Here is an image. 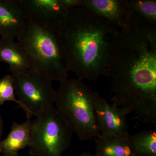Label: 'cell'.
Wrapping results in <instances>:
<instances>
[{
	"instance_id": "cell-1",
	"label": "cell",
	"mask_w": 156,
	"mask_h": 156,
	"mask_svg": "<svg viewBox=\"0 0 156 156\" xmlns=\"http://www.w3.org/2000/svg\"><path fill=\"white\" fill-rule=\"evenodd\" d=\"M105 75L113 103L146 124H156V24L130 10L113 38Z\"/></svg>"
},
{
	"instance_id": "cell-2",
	"label": "cell",
	"mask_w": 156,
	"mask_h": 156,
	"mask_svg": "<svg viewBox=\"0 0 156 156\" xmlns=\"http://www.w3.org/2000/svg\"><path fill=\"white\" fill-rule=\"evenodd\" d=\"M119 30L83 6L70 9L57 29L68 71L82 81L105 75L112 40Z\"/></svg>"
},
{
	"instance_id": "cell-3",
	"label": "cell",
	"mask_w": 156,
	"mask_h": 156,
	"mask_svg": "<svg viewBox=\"0 0 156 156\" xmlns=\"http://www.w3.org/2000/svg\"><path fill=\"white\" fill-rule=\"evenodd\" d=\"M28 58L30 69L52 82L68 79V73L59 45L57 30L45 28L26 21L17 37Z\"/></svg>"
},
{
	"instance_id": "cell-4",
	"label": "cell",
	"mask_w": 156,
	"mask_h": 156,
	"mask_svg": "<svg viewBox=\"0 0 156 156\" xmlns=\"http://www.w3.org/2000/svg\"><path fill=\"white\" fill-rule=\"evenodd\" d=\"M95 92L77 78L60 83L54 106L81 140L99 134L94 108Z\"/></svg>"
},
{
	"instance_id": "cell-5",
	"label": "cell",
	"mask_w": 156,
	"mask_h": 156,
	"mask_svg": "<svg viewBox=\"0 0 156 156\" xmlns=\"http://www.w3.org/2000/svg\"><path fill=\"white\" fill-rule=\"evenodd\" d=\"M32 121L30 153L33 156H62L71 143L73 131L55 106Z\"/></svg>"
},
{
	"instance_id": "cell-6",
	"label": "cell",
	"mask_w": 156,
	"mask_h": 156,
	"mask_svg": "<svg viewBox=\"0 0 156 156\" xmlns=\"http://www.w3.org/2000/svg\"><path fill=\"white\" fill-rule=\"evenodd\" d=\"M11 76L17 99L28 113L27 119L54 106L56 90L48 78L31 69Z\"/></svg>"
},
{
	"instance_id": "cell-7",
	"label": "cell",
	"mask_w": 156,
	"mask_h": 156,
	"mask_svg": "<svg viewBox=\"0 0 156 156\" xmlns=\"http://www.w3.org/2000/svg\"><path fill=\"white\" fill-rule=\"evenodd\" d=\"M26 21L57 30L69 10L61 0H19Z\"/></svg>"
},
{
	"instance_id": "cell-8",
	"label": "cell",
	"mask_w": 156,
	"mask_h": 156,
	"mask_svg": "<svg viewBox=\"0 0 156 156\" xmlns=\"http://www.w3.org/2000/svg\"><path fill=\"white\" fill-rule=\"evenodd\" d=\"M94 108L99 134L109 137L127 138L128 132L126 112L95 92Z\"/></svg>"
},
{
	"instance_id": "cell-9",
	"label": "cell",
	"mask_w": 156,
	"mask_h": 156,
	"mask_svg": "<svg viewBox=\"0 0 156 156\" xmlns=\"http://www.w3.org/2000/svg\"><path fill=\"white\" fill-rule=\"evenodd\" d=\"M82 6L107 20L119 29L128 26L130 10L127 0H82Z\"/></svg>"
},
{
	"instance_id": "cell-10",
	"label": "cell",
	"mask_w": 156,
	"mask_h": 156,
	"mask_svg": "<svg viewBox=\"0 0 156 156\" xmlns=\"http://www.w3.org/2000/svg\"><path fill=\"white\" fill-rule=\"evenodd\" d=\"M26 23L19 0H0V37L15 40Z\"/></svg>"
},
{
	"instance_id": "cell-11",
	"label": "cell",
	"mask_w": 156,
	"mask_h": 156,
	"mask_svg": "<svg viewBox=\"0 0 156 156\" xmlns=\"http://www.w3.org/2000/svg\"><path fill=\"white\" fill-rule=\"evenodd\" d=\"M31 123L30 119H27L22 123H12L8 136L0 141V152L3 155L18 154L21 150L29 147L31 140Z\"/></svg>"
},
{
	"instance_id": "cell-12",
	"label": "cell",
	"mask_w": 156,
	"mask_h": 156,
	"mask_svg": "<svg viewBox=\"0 0 156 156\" xmlns=\"http://www.w3.org/2000/svg\"><path fill=\"white\" fill-rule=\"evenodd\" d=\"M0 62L9 65L11 73L24 72L30 69V64L25 52L14 40H0Z\"/></svg>"
},
{
	"instance_id": "cell-13",
	"label": "cell",
	"mask_w": 156,
	"mask_h": 156,
	"mask_svg": "<svg viewBox=\"0 0 156 156\" xmlns=\"http://www.w3.org/2000/svg\"><path fill=\"white\" fill-rule=\"evenodd\" d=\"M95 138V156H137L131 148L128 137H109L99 134Z\"/></svg>"
},
{
	"instance_id": "cell-14",
	"label": "cell",
	"mask_w": 156,
	"mask_h": 156,
	"mask_svg": "<svg viewBox=\"0 0 156 156\" xmlns=\"http://www.w3.org/2000/svg\"><path fill=\"white\" fill-rule=\"evenodd\" d=\"M132 150L138 156H156V132L148 130L138 132L128 138Z\"/></svg>"
},
{
	"instance_id": "cell-15",
	"label": "cell",
	"mask_w": 156,
	"mask_h": 156,
	"mask_svg": "<svg viewBox=\"0 0 156 156\" xmlns=\"http://www.w3.org/2000/svg\"><path fill=\"white\" fill-rule=\"evenodd\" d=\"M128 8L148 22L156 24L155 0H127Z\"/></svg>"
},
{
	"instance_id": "cell-16",
	"label": "cell",
	"mask_w": 156,
	"mask_h": 156,
	"mask_svg": "<svg viewBox=\"0 0 156 156\" xmlns=\"http://www.w3.org/2000/svg\"><path fill=\"white\" fill-rule=\"evenodd\" d=\"M7 101H14L25 112L27 116V111L16 97L14 81L11 75H6L0 79V106Z\"/></svg>"
},
{
	"instance_id": "cell-17",
	"label": "cell",
	"mask_w": 156,
	"mask_h": 156,
	"mask_svg": "<svg viewBox=\"0 0 156 156\" xmlns=\"http://www.w3.org/2000/svg\"><path fill=\"white\" fill-rule=\"evenodd\" d=\"M69 10L82 6V0H61Z\"/></svg>"
},
{
	"instance_id": "cell-18",
	"label": "cell",
	"mask_w": 156,
	"mask_h": 156,
	"mask_svg": "<svg viewBox=\"0 0 156 156\" xmlns=\"http://www.w3.org/2000/svg\"><path fill=\"white\" fill-rule=\"evenodd\" d=\"M3 120L2 117L0 115V138L2 136V132L3 131Z\"/></svg>"
},
{
	"instance_id": "cell-19",
	"label": "cell",
	"mask_w": 156,
	"mask_h": 156,
	"mask_svg": "<svg viewBox=\"0 0 156 156\" xmlns=\"http://www.w3.org/2000/svg\"><path fill=\"white\" fill-rule=\"evenodd\" d=\"M79 156H95V154H92L89 152L83 153Z\"/></svg>"
},
{
	"instance_id": "cell-20",
	"label": "cell",
	"mask_w": 156,
	"mask_h": 156,
	"mask_svg": "<svg viewBox=\"0 0 156 156\" xmlns=\"http://www.w3.org/2000/svg\"><path fill=\"white\" fill-rule=\"evenodd\" d=\"M2 156H21L19 154H15L14 155H2Z\"/></svg>"
},
{
	"instance_id": "cell-21",
	"label": "cell",
	"mask_w": 156,
	"mask_h": 156,
	"mask_svg": "<svg viewBox=\"0 0 156 156\" xmlns=\"http://www.w3.org/2000/svg\"><path fill=\"white\" fill-rule=\"evenodd\" d=\"M1 37H0V40H1Z\"/></svg>"
},
{
	"instance_id": "cell-22",
	"label": "cell",
	"mask_w": 156,
	"mask_h": 156,
	"mask_svg": "<svg viewBox=\"0 0 156 156\" xmlns=\"http://www.w3.org/2000/svg\"></svg>"
}]
</instances>
